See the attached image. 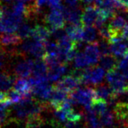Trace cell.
I'll return each instance as SVG.
<instances>
[{
    "label": "cell",
    "instance_id": "5",
    "mask_svg": "<svg viewBox=\"0 0 128 128\" xmlns=\"http://www.w3.org/2000/svg\"><path fill=\"white\" fill-rule=\"evenodd\" d=\"M70 93V92H66L65 90L58 88H57L54 84L52 93L49 99V104L50 105V106L56 110L62 102H64L69 98Z\"/></svg>",
    "mask_w": 128,
    "mask_h": 128
},
{
    "label": "cell",
    "instance_id": "23",
    "mask_svg": "<svg viewBox=\"0 0 128 128\" xmlns=\"http://www.w3.org/2000/svg\"><path fill=\"white\" fill-rule=\"evenodd\" d=\"M116 117L114 115V113L110 110H106L105 113L100 115V121L103 126H113L114 122H115Z\"/></svg>",
    "mask_w": 128,
    "mask_h": 128
},
{
    "label": "cell",
    "instance_id": "34",
    "mask_svg": "<svg viewBox=\"0 0 128 128\" xmlns=\"http://www.w3.org/2000/svg\"><path fill=\"white\" fill-rule=\"evenodd\" d=\"M49 0H35L36 3L38 4V6H39L40 8H41L42 6H43L44 4H46V3L48 2Z\"/></svg>",
    "mask_w": 128,
    "mask_h": 128
},
{
    "label": "cell",
    "instance_id": "17",
    "mask_svg": "<svg viewBox=\"0 0 128 128\" xmlns=\"http://www.w3.org/2000/svg\"><path fill=\"white\" fill-rule=\"evenodd\" d=\"M95 90H96L97 98L98 99L104 100H106H106L109 102V100L112 98L117 99V97L114 94L110 84L107 85V84H98V85H96Z\"/></svg>",
    "mask_w": 128,
    "mask_h": 128
},
{
    "label": "cell",
    "instance_id": "24",
    "mask_svg": "<svg viewBox=\"0 0 128 128\" xmlns=\"http://www.w3.org/2000/svg\"><path fill=\"white\" fill-rule=\"evenodd\" d=\"M96 28L93 26L84 27V36L83 41L87 43H92L96 42Z\"/></svg>",
    "mask_w": 128,
    "mask_h": 128
},
{
    "label": "cell",
    "instance_id": "1",
    "mask_svg": "<svg viewBox=\"0 0 128 128\" xmlns=\"http://www.w3.org/2000/svg\"><path fill=\"white\" fill-rule=\"evenodd\" d=\"M4 16L0 22V32L2 33H13L17 31L20 25L25 18L16 16L8 8H3Z\"/></svg>",
    "mask_w": 128,
    "mask_h": 128
},
{
    "label": "cell",
    "instance_id": "35",
    "mask_svg": "<svg viewBox=\"0 0 128 128\" xmlns=\"http://www.w3.org/2000/svg\"><path fill=\"white\" fill-rule=\"evenodd\" d=\"M122 74L123 75V76L125 77V79L126 80H128V67H127V68H126L125 70H122Z\"/></svg>",
    "mask_w": 128,
    "mask_h": 128
},
{
    "label": "cell",
    "instance_id": "13",
    "mask_svg": "<svg viewBox=\"0 0 128 128\" xmlns=\"http://www.w3.org/2000/svg\"><path fill=\"white\" fill-rule=\"evenodd\" d=\"M14 89L21 93L24 96V98L32 97V88L30 85L28 80H25L24 78L16 79L14 84Z\"/></svg>",
    "mask_w": 128,
    "mask_h": 128
},
{
    "label": "cell",
    "instance_id": "4",
    "mask_svg": "<svg viewBox=\"0 0 128 128\" xmlns=\"http://www.w3.org/2000/svg\"><path fill=\"white\" fill-rule=\"evenodd\" d=\"M45 23L51 30L64 28L66 26V20L62 11L57 9L52 10L45 16Z\"/></svg>",
    "mask_w": 128,
    "mask_h": 128
},
{
    "label": "cell",
    "instance_id": "40",
    "mask_svg": "<svg viewBox=\"0 0 128 128\" xmlns=\"http://www.w3.org/2000/svg\"><path fill=\"white\" fill-rule=\"evenodd\" d=\"M124 58H126V59H127V60H128V52H127V54H126V56L124 57Z\"/></svg>",
    "mask_w": 128,
    "mask_h": 128
},
{
    "label": "cell",
    "instance_id": "11",
    "mask_svg": "<svg viewBox=\"0 0 128 128\" xmlns=\"http://www.w3.org/2000/svg\"><path fill=\"white\" fill-rule=\"evenodd\" d=\"M114 113L116 119L123 126L128 121V102H118L114 107Z\"/></svg>",
    "mask_w": 128,
    "mask_h": 128
},
{
    "label": "cell",
    "instance_id": "21",
    "mask_svg": "<svg viewBox=\"0 0 128 128\" xmlns=\"http://www.w3.org/2000/svg\"><path fill=\"white\" fill-rule=\"evenodd\" d=\"M45 124V119L42 114L30 116L24 122L25 128H40Z\"/></svg>",
    "mask_w": 128,
    "mask_h": 128
},
{
    "label": "cell",
    "instance_id": "12",
    "mask_svg": "<svg viewBox=\"0 0 128 128\" xmlns=\"http://www.w3.org/2000/svg\"><path fill=\"white\" fill-rule=\"evenodd\" d=\"M127 24L126 18L119 14H117L111 19L110 24H108V28L110 30L111 34H118L121 33L123 28ZM111 35V36H112Z\"/></svg>",
    "mask_w": 128,
    "mask_h": 128
},
{
    "label": "cell",
    "instance_id": "14",
    "mask_svg": "<svg viewBox=\"0 0 128 128\" xmlns=\"http://www.w3.org/2000/svg\"><path fill=\"white\" fill-rule=\"evenodd\" d=\"M22 38L15 33H4L0 35V46L4 47L17 46L21 43Z\"/></svg>",
    "mask_w": 128,
    "mask_h": 128
},
{
    "label": "cell",
    "instance_id": "33",
    "mask_svg": "<svg viewBox=\"0 0 128 128\" xmlns=\"http://www.w3.org/2000/svg\"><path fill=\"white\" fill-rule=\"evenodd\" d=\"M9 100V98H8V93L4 92L2 90H0V104L6 102V100Z\"/></svg>",
    "mask_w": 128,
    "mask_h": 128
},
{
    "label": "cell",
    "instance_id": "36",
    "mask_svg": "<svg viewBox=\"0 0 128 128\" xmlns=\"http://www.w3.org/2000/svg\"><path fill=\"white\" fill-rule=\"evenodd\" d=\"M82 1L84 4H90V3L95 2L96 0H82Z\"/></svg>",
    "mask_w": 128,
    "mask_h": 128
},
{
    "label": "cell",
    "instance_id": "9",
    "mask_svg": "<svg viewBox=\"0 0 128 128\" xmlns=\"http://www.w3.org/2000/svg\"><path fill=\"white\" fill-rule=\"evenodd\" d=\"M34 60L27 59L24 61L19 62L15 67V74L20 78L28 77L32 72Z\"/></svg>",
    "mask_w": 128,
    "mask_h": 128
},
{
    "label": "cell",
    "instance_id": "27",
    "mask_svg": "<svg viewBox=\"0 0 128 128\" xmlns=\"http://www.w3.org/2000/svg\"><path fill=\"white\" fill-rule=\"evenodd\" d=\"M32 30L29 24L26 23H22L20 25L19 28L17 30V34L20 36L22 39H28L30 38L32 35Z\"/></svg>",
    "mask_w": 128,
    "mask_h": 128
},
{
    "label": "cell",
    "instance_id": "20",
    "mask_svg": "<svg viewBox=\"0 0 128 128\" xmlns=\"http://www.w3.org/2000/svg\"><path fill=\"white\" fill-rule=\"evenodd\" d=\"M111 54L119 58V57H125L128 52V42H118L111 44L110 46Z\"/></svg>",
    "mask_w": 128,
    "mask_h": 128
},
{
    "label": "cell",
    "instance_id": "10",
    "mask_svg": "<svg viewBox=\"0 0 128 128\" xmlns=\"http://www.w3.org/2000/svg\"><path fill=\"white\" fill-rule=\"evenodd\" d=\"M51 36V29L49 27H46L41 24H36L32 30L31 38L36 41H40L42 42H48Z\"/></svg>",
    "mask_w": 128,
    "mask_h": 128
},
{
    "label": "cell",
    "instance_id": "28",
    "mask_svg": "<svg viewBox=\"0 0 128 128\" xmlns=\"http://www.w3.org/2000/svg\"><path fill=\"white\" fill-rule=\"evenodd\" d=\"M46 54L49 55L58 56L60 54L59 47L58 43L55 42H46Z\"/></svg>",
    "mask_w": 128,
    "mask_h": 128
},
{
    "label": "cell",
    "instance_id": "26",
    "mask_svg": "<svg viewBox=\"0 0 128 128\" xmlns=\"http://www.w3.org/2000/svg\"><path fill=\"white\" fill-rule=\"evenodd\" d=\"M92 110L96 115H100L108 110V104L106 100L97 99L92 106Z\"/></svg>",
    "mask_w": 128,
    "mask_h": 128
},
{
    "label": "cell",
    "instance_id": "8",
    "mask_svg": "<svg viewBox=\"0 0 128 128\" xmlns=\"http://www.w3.org/2000/svg\"><path fill=\"white\" fill-rule=\"evenodd\" d=\"M84 54L88 60L89 65L91 66H96L100 59V52L98 48V43H97V42L89 43L85 47Z\"/></svg>",
    "mask_w": 128,
    "mask_h": 128
},
{
    "label": "cell",
    "instance_id": "3",
    "mask_svg": "<svg viewBox=\"0 0 128 128\" xmlns=\"http://www.w3.org/2000/svg\"><path fill=\"white\" fill-rule=\"evenodd\" d=\"M23 54H31L36 58H43L46 54V42L40 41H26L21 46Z\"/></svg>",
    "mask_w": 128,
    "mask_h": 128
},
{
    "label": "cell",
    "instance_id": "19",
    "mask_svg": "<svg viewBox=\"0 0 128 128\" xmlns=\"http://www.w3.org/2000/svg\"><path fill=\"white\" fill-rule=\"evenodd\" d=\"M49 66L42 58H36L34 60L32 73L34 77H45L47 76Z\"/></svg>",
    "mask_w": 128,
    "mask_h": 128
},
{
    "label": "cell",
    "instance_id": "25",
    "mask_svg": "<svg viewBox=\"0 0 128 128\" xmlns=\"http://www.w3.org/2000/svg\"><path fill=\"white\" fill-rule=\"evenodd\" d=\"M90 66L88 60L84 53H78L76 58L74 59V66L76 69H84L85 67Z\"/></svg>",
    "mask_w": 128,
    "mask_h": 128
},
{
    "label": "cell",
    "instance_id": "38",
    "mask_svg": "<svg viewBox=\"0 0 128 128\" xmlns=\"http://www.w3.org/2000/svg\"><path fill=\"white\" fill-rule=\"evenodd\" d=\"M3 16H4V12H3V9H0V22L2 20Z\"/></svg>",
    "mask_w": 128,
    "mask_h": 128
},
{
    "label": "cell",
    "instance_id": "2",
    "mask_svg": "<svg viewBox=\"0 0 128 128\" xmlns=\"http://www.w3.org/2000/svg\"><path fill=\"white\" fill-rule=\"evenodd\" d=\"M70 97L76 104L84 106L85 108L92 107L94 102L98 99L96 90L92 88H78L70 93Z\"/></svg>",
    "mask_w": 128,
    "mask_h": 128
},
{
    "label": "cell",
    "instance_id": "15",
    "mask_svg": "<svg viewBox=\"0 0 128 128\" xmlns=\"http://www.w3.org/2000/svg\"><path fill=\"white\" fill-rule=\"evenodd\" d=\"M16 78L15 76L12 75L8 72H0V90L3 92H8L12 89Z\"/></svg>",
    "mask_w": 128,
    "mask_h": 128
},
{
    "label": "cell",
    "instance_id": "18",
    "mask_svg": "<svg viewBox=\"0 0 128 128\" xmlns=\"http://www.w3.org/2000/svg\"><path fill=\"white\" fill-rule=\"evenodd\" d=\"M67 70H68L67 64H60L54 67H50L47 77H48L49 80L52 82L58 81L61 78V76L67 72Z\"/></svg>",
    "mask_w": 128,
    "mask_h": 128
},
{
    "label": "cell",
    "instance_id": "7",
    "mask_svg": "<svg viewBox=\"0 0 128 128\" xmlns=\"http://www.w3.org/2000/svg\"><path fill=\"white\" fill-rule=\"evenodd\" d=\"M81 84L79 80H77L72 75H68L62 77L58 83H56L54 86L58 88L65 90L66 92H72L73 91L79 88V86Z\"/></svg>",
    "mask_w": 128,
    "mask_h": 128
},
{
    "label": "cell",
    "instance_id": "6",
    "mask_svg": "<svg viewBox=\"0 0 128 128\" xmlns=\"http://www.w3.org/2000/svg\"><path fill=\"white\" fill-rule=\"evenodd\" d=\"M99 9L95 5L88 6L83 10L81 23L84 27L94 26L98 17Z\"/></svg>",
    "mask_w": 128,
    "mask_h": 128
},
{
    "label": "cell",
    "instance_id": "29",
    "mask_svg": "<svg viewBox=\"0 0 128 128\" xmlns=\"http://www.w3.org/2000/svg\"><path fill=\"white\" fill-rule=\"evenodd\" d=\"M8 96L9 100H11L13 104H18L20 102H21L24 99V96L22 94L20 93L18 91H16L14 88L8 91Z\"/></svg>",
    "mask_w": 128,
    "mask_h": 128
},
{
    "label": "cell",
    "instance_id": "16",
    "mask_svg": "<svg viewBox=\"0 0 128 128\" xmlns=\"http://www.w3.org/2000/svg\"><path fill=\"white\" fill-rule=\"evenodd\" d=\"M119 60L118 59L117 57L114 56L113 54H107V55H102L100 57V59L99 61L100 67L107 70L108 72L110 70H114L118 69V63Z\"/></svg>",
    "mask_w": 128,
    "mask_h": 128
},
{
    "label": "cell",
    "instance_id": "39",
    "mask_svg": "<svg viewBox=\"0 0 128 128\" xmlns=\"http://www.w3.org/2000/svg\"><path fill=\"white\" fill-rule=\"evenodd\" d=\"M123 126L124 127H125V128H128V121H127V122L125 123V124H124V125H123Z\"/></svg>",
    "mask_w": 128,
    "mask_h": 128
},
{
    "label": "cell",
    "instance_id": "30",
    "mask_svg": "<svg viewBox=\"0 0 128 128\" xmlns=\"http://www.w3.org/2000/svg\"><path fill=\"white\" fill-rule=\"evenodd\" d=\"M98 43V48L100 52V54L102 55H107L110 54V46H109V42L106 41L105 39L100 38V41L97 42Z\"/></svg>",
    "mask_w": 128,
    "mask_h": 128
},
{
    "label": "cell",
    "instance_id": "31",
    "mask_svg": "<svg viewBox=\"0 0 128 128\" xmlns=\"http://www.w3.org/2000/svg\"><path fill=\"white\" fill-rule=\"evenodd\" d=\"M47 4H48V6L52 10L57 9V10H61L62 11V8L64 6L62 3V0H49Z\"/></svg>",
    "mask_w": 128,
    "mask_h": 128
},
{
    "label": "cell",
    "instance_id": "22",
    "mask_svg": "<svg viewBox=\"0 0 128 128\" xmlns=\"http://www.w3.org/2000/svg\"><path fill=\"white\" fill-rule=\"evenodd\" d=\"M105 77V70L100 66H96L92 68L91 74V84L98 85L102 82Z\"/></svg>",
    "mask_w": 128,
    "mask_h": 128
},
{
    "label": "cell",
    "instance_id": "32",
    "mask_svg": "<svg viewBox=\"0 0 128 128\" xmlns=\"http://www.w3.org/2000/svg\"><path fill=\"white\" fill-rule=\"evenodd\" d=\"M128 67V60L124 58L122 60H119L118 63V70H123Z\"/></svg>",
    "mask_w": 128,
    "mask_h": 128
},
{
    "label": "cell",
    "instance_id": "41",
    "mask_svg": "<svg viewBox=\"0 0 128 128\" xmlns=\"http://www.w3.org/2000/svg\"><path fill=\"white\" fill-rule=\"evenodd\" d=\"M81 1H82V0H81Z\"/></svg>",
    "mask_w": 128,
    "mask_h": 128
},
{
    "label": "cell",
    "instance_id": "37",
    "mask_svg": "<svg viewBox=\"0 0 128 128\" xmlns=\"http://www.w3.org/2000/svg\"><path fill=\"white\" fill-rule=\"evenodd\" d=\"M118 1L121 2V3H122V4L126 6V8H128V0H118Z\"/></svg>",
    "mask_w": 128,
    "mask_h": 128
}]
</instances>
